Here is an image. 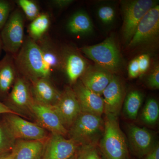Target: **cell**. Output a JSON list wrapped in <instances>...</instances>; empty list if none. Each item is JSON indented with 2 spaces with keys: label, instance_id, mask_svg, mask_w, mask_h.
Here are the masks:
<instances>
[{
  "label": "cell",
  "instance_id": "obj_1",
  "mask_svg": "<svg viewBox=\"0 0 159 159\" xmlns=\"http://www.w3.org/2000/svg\"><path fill=\"white\" fill-rule=\"evenodd\" d=\"M14 62L17 74L30 81L39 78L49 79L51 76L52 71L44 61L40 47L29 36L25 39Z\"/></svg>",
  "mask_w": 159,
  "mask_h": 159
},
{
  "label": "cell",
  "instance_id": "obj_2",
  "mask_svg": "<svg viewBox=\"0 0 159 159\" xmlns=\"http://www.w3.org/2000/svg\"><path fill=\"white\" fill-rule=\"evenodd\" d=\"M103 134L98 144L106 159H129L127 139L119 125L118 117L105 116Z\"/></svg>",
  "mask_w": 159,
  "mask_h": 159
},
{
  "label": "cell",
  "instance_id": "obj_3",
  "mask_svg": "<svg viewBox=\"0 0 159 159\" xmlns=\"http://www.w3.org/2000/svg\"><path fill=\"white\" fill-rule=\"evenodd\" d=\"M104 128L102 117L81 112L69 129L68 134L79 146L98 145Z\"/></svg>",
  "mask_w": 159,
  "mask_h": 159
},
{
  "label": "cell",
  "instance_id": "obj_4",
  "mask_svg": "<svg viewBox=\"0 0 159 159\" xmlns=\"http://www.w3.org/2000/svg\"><path fill=\"white\" fill-rule=\"evenodd\" d=\"M80 51L97 66L112 74L118 72L122 67L120 51L115 39L111 36L97 44L84 46L80 48Z\"/></svg>",
  "mask_w": 159,
  "mask_h": 159
},
{
  "label": "cell",
  "instance_id": "obj_5",
  "mask_svg": "<svg viewBox=\"0 0 159 159\" xmlns=\"http://www.w3.org/2000/svg\"><path fill=\"white\" fill-rule=\"evenodd\" d=\"M25 16L20 9L11 12L6 25L1 30L3 50L15 58L24 40Z\"/></svg>",
  "mask_w": 159,
  "mask_h": 159
},
{
  "label": "cell",
  "instance_id": "obj_6",
  "mask_svg": "<svg viewBox=\"0 0 159 159\" xmlns=\"http://www.w3.org/2000/svg\"><path fill=\"white\" fill-rule=\"evenodd\" d=\"M123 16L122 36L128 44L140 21L152 8L157 5L154 0H128L121 1Z\"/></svg>",
  "mask_w": 159,
  "mask_h": 159
},
{
  "label": "cell",
  "instance_id": "obj_7",
  "mask_svg": "<svg viewBox=\"0 0 159 159\" xmlns=\"http://www.w3.org/2000/svg\"><path fill=\"white\" fill-rule=\"evenodd\" d=\"M159 33V6L152 8L142 18L129 43V48L147 46L156 40Z\"/></svg>",
  "mask_w": 159,
  "mask_h": 159
},
{
  "label": "cell",
  "instance_id": "obj_8",
  "mask_svg": "<svg viewBox=\"0 0 159 159\" xmlns=\"http://www.w3.org/2000/svg\"><path fill=\"white\" fill-rule=\"evenodd\" d=\"M51 107L68 130L81 112L76 94L69 86L66 87L57 102Z\"/></svg>",
  "mask_w": 159,
  "mask_h": 159
},
{
  "label": "cell",
  "instance_id": "obj_9",
  "mask_svg": "<svg viewBox=\"0 0 159 159\" xmlns=\"http://www.w3.org/2000/svg\"><path fill=\"white\" fill-rule=\"evenodd\" d=\"M9 115L6 118V126L13 138L42 141L47 138V131L43 127L17 115Z\"/></svg>",
  "mask_w": 159,
  "mask_h": 159
},
{
  "label": "cell",
  "instance_id": "obj_10",
  "mask_svg": "<svg viewBox=\"0 0 159 159\" xmlns=\"http://www.w3.org/2000/svg\"><path fill=\"white\" fill-rule=\"evenodd\" d=\"M127 135L128 147L132 153L139 159L152 150L157 143L150 130L134 124L127 126Z\"/></svg>",
  "mask_w": 159,
  "mask_h": 159
},
{
  "label": "cell",
  "instance_id": "obj_11",
  "mask_svg": "<svg viewBox=\"0 0 159 159\" xmlns=\"http://www.w3.org/2000/svg\"><path fill=\"white\" fill-rule=\"evenodd\" d=\"M105 116L118 117L125 97V88L119 77L112 79L102 92Z\"/></svg>",
  "mask_w": 159,
  "mask_h": 159
},
{
  "label": "cell",
  "instance_id": "obj_12",
  "mask_svg": "<svg viewBox=\"0 0 159 159\" xmlns=\"http://www.w3.org/2000/svg\"><path fill=\"white\" fill-rule=\"evenodd\" d=\"M79 147L72 139L52 134L45 146L41 159H68L76 154Z\"/></svg>",
  "mask_w": 159,
  "mask_h": 159
},
{
  "label": "cell",
  "instance_id": "obj_13",
  "mask_svg": "<svg viewBox=\"0 0 159 159\" xmlns=\"http://www.w3.org/2000/svg\"><path fill=\"white\" fill-rule=\"evenodd\" d=\"M29 108L44 128L50 130L52 134L65 136L68 130L61 123L57 114L51 106L44 105L33 99Z\"/></svg>",
  "mask_w": 159,
  "mask_h": 159
},
{
  "label": "cell",
  "instance_id": "obj_14",
  "mask_svg": "<svg viewBox=\"0 0 159 159\" xmlns=\"http://www.w3.org/2000/svg\"><path fill=\"white\" fill-rule=\"evenodd\" d=\"M73 89L79 102L81 112L102 116L104 113L102 97L89 89L79 80Z\"/></svg>",
  "mask_w": 159,
  "mask_h": 159
},
{
  "label": "cell",
  "instance_id": "obj_15",
  "mask_svg": "<svg viewBox=\"0 0 159 159\" xmlns=\"http://www.w3.org/2000/svg\"><path fill=\"white\" fill-rule=\"evenodd\" d=\"M61 54L62 67L71 84H74L88 67L85 59L77 51L72 49L65 50Z\"/></svg>",
  "mask_w": 159,
  "mask_h": 159
},
{
  "label": "cell",
  "instance_id": "obj_16",
  "mask_svg": "<svg viewBox=\"0 0 159 159\" xmlns=\"http://www.w3.org/2000/svg\"><path fill=\"white\" fill-rule=\"evenodd\" d=\"M113 76L109 71L96 66H89L79 80L86 87L101 96Z\"/></svg>",
  "mask_w": 159,
  "mask_h": 159
},
{
  "label": "cell",
  "instance_id": "obj_17",
  "mask_svg": "<svg viewBox=\"0 0 159 159\" xmlns=\"http://www.w3.org/2000/svg\"><path fill=\"white\" fill-rule=\"evenodd\" d=\"M31 82L32 96L37 102L52 106L59 99L61 93L52 85L49 79L39 78Z\"/></svg>",
  "mask_w": 159,
  "mask_h": 159
},
{
  "label": "cell",
  "instance_id": "obj_18",
  "mask_svg": "<svg viewBox=\"0 0 159 159\" xmlns=\"http://www.w3.org/2000/svg\"><path fill=\"white\" fill-rule=\"evenodd\" d=\"M8 98L12 104L18 107L29 108L34 98L28 80L17 74Z\"/></svg>",
  "mask_w": 159,
  "mask_h": 159
},
{
  "label": "cell",
  "instance_id": "obj_19",
  "mask_svg": "<svg viewBox=\"0 0 159 159\" xmlns=\"http://www.w3.org/2000/svg\"><path fill=\"white\" fill-rule=\"evenodd\" d=\"M17 75L14 57L6 54L0 60V97L8 94L14 84Z\"/></svg>",
  "mask_w": 159,
  "mask_h": 159
},
{
  "label": "cell",
  "instance_id": "obj_20",
  "mask_svg": "<svg viewBox=\"0 0 159 159\" xmlns=\"http://www.w3.org/2000/svg\"><path fill=\"white\" fill-rule=\"evenodd\" d=\"M44 147V144L41 141H18L12 149L14 159H41Z\"/></svg>",
  "mask_w": 159,
  "mask_h": 159
},
{
  "label": "cell",
  "instance_id": "obj_21",
  "mask_svg": "<svg viewBox=\"0 0 159 159\" xmlns=\"http://www.w3.org/2000/svg\"><path fill=\"white\" fill-rule=\"evenodd\" d=\"M93 23L86 11L80 10L75 12L70 18L67 29L69 32L75 35H87L93 30Z\"/></svg>",
  "mask_w": 159,
  "mask_h": 159
},
{
  "label": "cell",
  "instance_id": "obj_22",
  "mask_svg": "<svg viewBox=\"0 0 159 159\" xmlns=\"http://www.w3.org/2000/svg\"><path fill=\"white\" fill-rule=\"evenodd\" d=\"M36 41L40 47L44 61L51 70L61 69V53L57 51L51 42L43 39V38Z\"/></svg>",
  "mask_w": 159,
  "mask_h": 159
},
{
  "label": "cell",
  "instance_id": "obj_23",
  "mask_svg": "<svg viewBox=\"0 0 159 159\" xmlns=\"http://www.w3.org/2000/svg\"><path fill=\"white\" fill-rule=\"evenodd\" d=\"M143 95L137 90L130 91L126 95L123 102V113L126 118L135 120L143 102Z\"/></svg>",
  "mask_w": 159,
  "mask_h": 159
},
{
  "label": "cell",
  "instance_id": "obj_24",
  "mask_svg": "<svg viewBox=\"0 0 159 159\" xmlns=\"http://www.w3.org/2000/svg\"><path fill=\"white\" fill-rule=\"evenodd\" d=\"M50 17L47 13L40 14L29 26V37L35 41L41 39L48 29Z\"/></svg>",
  "mask_w": 159,
  "mask_h": 159
},
{
  "label": "cell",
  "instance_id": "obj_25",
  "mask_svg": "<svg viewBox=\"0 0 159 159\" xmlns=\"http://www.w3.org/2000/svg\"><path fill=\"white\" fill-rule=\"evenodd\" d=\"M159 117V105L156 99L150 98L145 102L141 114L142 122L146 125L157 124Z\"/></svg>",
  "mask_w": 159,
  "mask_h": 159
},
{
  "label": "cell",
  "instance_id": "obj_26",
  "mask_svg": "<svg viewBox=\"0 0 159 159\" xmlns=\"http://www.w3.org/2000/svg\"><path fill=\"white\" fill-rule=\"evenodd\" d=\"M96 13L100 22L106 27L112 25L116 17V7L109 3H102L98 6Z\"/></svg>",
  "mask_w": 159,
  "mask_h": 159
},
{
  "label": "cell",
  "instance_id": "obj_27",
  "mask_svg": "<svg viewBox=\"0 0 159 159\" xmlns=\"http://www.w3.org/2000/svg\"><path fill=\"white\" fill-rule=\"evenodd\" d=\"M16 3L25 17L31 21L35 19L40 14L38 6L34 1L18 0Z\"/></svg>",
  "mask_w": 159,
  "mask_h": 159
},
{
  "label": "cell",
  "instance_id": "obj_28",
  "mask_svg": "<svg viewBox=\"0 0 159 159\" xmlns=\"http://www.w3.org/2000/svg\"><path fill=\"white\" fill-rule=\"evenodd\" d=\"M76 155V159H102L98 145L79 146Z\"/></svg>",
  "mask_w": 159,
  "mask_h": 159
},
{
  "label": "cell",
  "instance_id": "obj_29",
  "mask_svg": "<svg viewBox=\"0 0 159 159\" xmlns=\"http://www.w3.org/2000/svg\"><path fill=\"white\" fill-rule=\"evenodd\" d=\"M13 139L6 126L0 125V157L12 146Z\"/></svg>",
  "mask_w": 159,
  "mask_h": 159
},
{
  "label": "cell",
  "instance_id": "obj_30",
  "mask_svg": "<svg viewBox=\"0 0 159 159\" xmlns=\"http://www.w3.org/2000/svg\"><path fill=\"white\" fill-rule=\"evenodd\" d=\"M12 6L6 0H0V31L6 25L11 13Z\"/></svg>",
  "mask_w": 159,
  "mask_h": 159
},
{
  "label": "cell",
  "instance_id": "obj_31",
  "mask_svg": "<svg viewBox=\"0 0 159 159\" xmlns=\"http://www.w3.org/2000/svg\"><path fill=\"white\" fill-rule=\"evenodd\" d=\"M146 84L148 87L152 89H159V67L157 65L146 79Z\"/></svg>",
  "mask_w": 159,
  "mask_h": 159
},
{
  "label": "cell",
  "instance_id": "obj_32",
  "mask_svg": "<svg viewBox=\"0 0 159 159\" xmlns=\"http://www.w3.org/2000/svg\"><path fill=\"white\" fill-rule=\"evenodd\" d=\"M140 70V75H143L148 70L150 66V59L149 55L143 54L137 57Z\"/></svg>",
  "mask_w": 159,
  "mask_h": 159
},
{
  "label": "cell",
  "instance_id": "obj_33",
  "mask_svg": "<svg viewBox=\"0 0 159 159\" xmlns=\"http://www.w3.org/2000/svg\"><path fill=\"white\" fill-rule=\"evenodd\" d=\"M128 74L130 78H137L140 76V70L137 57L132 60L128 66Z\"/></svg>",
  "mask_w": 159,
  "mask_h": 159
},
{
  "label": "cell",
  "instance_id": "obj_34",
  "mask_svg": "<svg viewBox=\"0 0 159 159\" xmlns=\"http://www.w3.org/2000/svg\"><path fill=\"white\" fill-rule=\"evenodd\" d=\"M140 159H159V145L158 142L153 149Z\"/></svg>",
  "mask_w": 159,
  "mask_h": 159
},
{
  "label": "cell",
  "instance_id": "obj_35",
  "mask_svg": "<svg viewBox=\"0 0 159 159\" xmlns=\"http://www.w3.org/2000/svg\"><path fill=\"white\" fill-rule=\"evenodd\" d=\"M74 2L73 0H54L51 1L52 5L58 9H63L68 7Z\"/></svg>",
  "mask_w": 159,
  "mask_h": 159
},
{
  "label": "cell",
  "instance_id": "obj_36",
  "mask_svg": "<svg viewBox=\"0 0 159 159\" xmlns=\"http://www.w3.org/2000/svg\"><path fill=\"white\" fill-rule=\"evenodd\" d=\"M14 114L18 115V114L11 110L9 106L0 101V114Z\"/></svg>",
  "mask_w": 159,
  "mask_h": 159
},
{
  "label": "cell",
  "instance_id": "obj_37",
  "mask_svg": "<svg viewBox=\"0 0 159 159\" xmlns=\"http://www.w3.org/2000/svg\"><path fill=\"white\" fill-rule=\"evenodd\" d=\"M14 152L13 150L10 153L3 155L0 157V159H14Z\"/></svg>",
  "mask_w": 159,
  "mask_h": 159
},
{
  "label": "cell",
  "instance_id": "obj_38",
  "mask_svg": "<svg viewBox=\"0 0 159 159\" xmlns=\"http://www.w3.org/2000/svg\"><path fill=\"white\" fill-rule=\"evenodd\" d=\"M3 51L2 43V39H1V35H0V56L2 53V51Z\"/></svg>",
  "mask_w": 159,
  "mask_h": 159
},
{
  "label": "cell",
  "instance_id": "obj_39",
  "mask_svg": "<svg viewBox=\"0 0 159 159\" xmlns=\"http://www.w3.org/2000/svg\"><path fill=\"white\" fill-rule=\"evenodd\" d=\"M77 159V155H76V153L73 156V157H71L70 158L68 159Z\"/></svg>",
  "mask_w": 159,
  "mask_h": 159
},
{
  "label": "cell",
  "instance_id": "obj_40",
  "mask_svg": "<svg viewBox=\"0 0 159 159\" xmlns=\"http://www.w3.org/2000/svg\"><path fill=\"white\" fill-rule=\"evenodd\" d=\"M101 156H102V159H106L105 158L103 157L102 156V155H101Z\"/></svg>",
  "mask_w": 159,
  "mask_h": 159
},
{
  "label": "cell",
  "instance_id": "obj_41",
  "mask_svg": "<svg viewBox=\"0 0 159 159\" xmlns=\"http://www.w3.org/2000/svg\"><path fill=\"white\" fill-rule=\"evenodd\" d=\"M129 159H130V158H129Z\"/></svg>",
  "mask_w": 159,
  "mask_h": 159
}]
</instances>
